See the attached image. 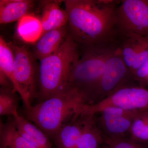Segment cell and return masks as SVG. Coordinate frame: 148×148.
Returning <instances> with one entry per match:
<instances>
[{
  "instance_id": "6da1fadb",
  "label": "cell",
  "mask_w": 148,
  "mask_h": 148,
  "mask_svg": "<svg viewBox=\"0 0 148 148\" xmlns=\"http://www.w3.org/2000/svg\"><path fill=\"white\" fill-rule=\"evenodd\" d=\"M121 1H64L69 33L79 46L101 44L116 38V14Z\"/></svg>"
},
{
  "instance_id": "7a4b0ae2",
  "label": "cell",
  "mask_w": 148,
  "mask_h": 148,
  "mask_svg": "<svg viewBox=\"0 0 148 148\" xmlns=\"http://www.w3.org/2000/svg\"><path fill=\"white\" fill-rule=\"evenodd\" d=\"M86 95L69 84L64 90L25 109L26 118L52 138L69 117L83 110Z\"/></svg>"
},
{
  "instance_id": "3957f363",
  "label": "cell",
  "mask_w": 148,
  "mask_h": 148,
  "mask_svg": "<svg viewBox=\"0 0 148 148\" xmlns=\"http://www.w3.org/2000/svg\"><path fill=\"white\" fill-rule=\"evenodd\" d=\"M79 52V45L69 33L58 50L40 61L39 95L42 101L68 86L71 70Z\"/></svg>"
},
{
  "instance_id": "277c9868",
  "label": "cell",
  "mask_w": 148,
  "mask_h": 148,
  "mask_svg": "<svg viewBox=\"0 0 148 148\" xmlns=\"http://www.w3.org/2000/svg\"><path fill=\"white\" fill-rule=\"evenodd\" d=\"M79 47V56L71 70L69 84L86 94L101 78L109 57L117 49L118 43L114 40Z\"/></svg>"
},
{
  "instance_id": "5b68a950",
  "label": "cell",
  "mask_w": 148,
  "mask_h": 148,
  "mask_svg": "<svg viewBox=\"0 0 148 148\" xmlns=\"http://www.w3.org/2000/svg\"><path fill=\"white\" fill-rule=\"evenodd\" d=\"M116 30L118 35L148 40V0L121 1Z\"/></svg>"
},
{
  "instance_id": "8992f818",
  "label": "cell",
  "mask_w": 148,
  "mask_h": 148,
  "mask_svg": "<svg viewBox=\"0 0 148 148\" xmlns=\"http://www.w3.org/2000/svg\"><path fill=\"white\" fill-rule=\"evenodd\" d=\"M10 45L14 54V91L20 95L25 109H29L36 92L35 59L25 46Z\"/></svg>"
},
{
  "instance_id": "52a82bcc",
  "label": "cell",
  "mask_w": 148,
  "mask_h": 148,
  "mask_svg": "<svg viewBox=\"0 0 148 148\" xmlns=\"http://www.w3.org/2000/svg\"><path fill=\"white\" fill-rule=\"evenodd\" d=\"M118 47L130 73L135 74L148 56V40L117 35Z\"/></svg>"
},
{
  "instance_id": "ba28073f",
  "label": "cell",
  "mask_w": 148,
  "mask_h": 148,
  "mask_svg": "<svg viewBox=\"0 0 148 148\" xmlns=\"http://www.w3.org/2000/svg\"><path fill=\"white\" fill-rule=\"evenodd\" d=\"M129 73L118 47L109 57L105 71L92 90L97 88L104 92L113 90Z\"/></svg>"
},
{
  "instance_id": "9c48e42d",
  "label": "cell",
  "mask_w": 148,
  "mask_h": 148,
  "mask_svg": "<svg viewBox=\"0 0 148 148\" xmlns=\"http://www.w3.org/2000/svg\"><path fill=\"white\" fill-rule=\"evenodd\" d=\"M68 34L67 25L44 34L36 42L32 53L35 59L40 61L55 52L65 41Z\"/></svg>"
},
{
  "instance_id": "30bf717a",
  "label": "cell",
  "mask_w": 148,
  "mask_h": 148,
  "mask_svg": "<svg viewBox=\"0 0 148 148\" xmlns=\"http://www.w3.org/2000/svg\"><path fill=\"white\" fill-rule=\"evenodd\" d=\"M112 101L123 110L148 108V90L141 88H122L114 93Z\"/></svg>"
},
{
  "instance_id": "8fae6325",
  "label": "cell",
  "mask_w": 148,
  "mask_h": 148,
  "mask_svg": "<svg viewBox=\"0 0 148 148\" xmlns=\"http://www.w3.org/2000/svg\"><path fill=\"white\" fill-rule=\"evenodd\" d=\"M21 135L37 148H52L49 137L41 129L18 112L13 116Z\"/></svg>"
},
{
  "instance_id": "7c38bea8",
  "label": "cell",
  "mask_w": 148,
  "mask_h": 148,
  "mask_svg": "<svg viewBox=\"0 0 148 148\" xmlns=\"http://www.w3.org/2000/svg\"><path fill=\"white\" fill-rule=\"evenodd\" d=\"M58 1H45L40 18L43 34L68 25V19L65 10L60 7Z\"/></svg>"
},
{
  "instance_id": "4fadbf2b",
  "label": "cell",
  "mask_w": 148,
  "mask_h": 148,
  "mask_svg": "<svg viewBox=\"0 0 148 148\" xmlns=\"http://www.w3.org/2000/svg\"><path fill=\"white\" fill-rule=\"evenodd\" d=\"M30 0H1L0 23L8 24L18 21L29 14L34 4Z\"/></svg>"
},
{
  "instance_id": "5bb4252c",
  "label": "cell",
  "mask_w": 148,
  "mask_h": 148,
  "mask_svg": "<svg viewBox=\"0 0 148 148\" xmlns=\"http://www.w3.org/2000/svg\"><path fill=\"white\" fill-rule=\"evenodd\" d=\"M0 148H37L21 135L13 117L5 123H1Z\"/></svg>"
},
{
  "instance_id": "9a60e30c",
  "label": "cell",
  "mask_w": 148,
  "mask_h": 148,
  "mask_svg": "<svg viewBox=\"0 0 148 148\" xmlns=\"http://www.w3.org/2000/svg\"><path fill=\"white\" fill-rule=\"evenodd\" d=\"M17 32L25 42H36L43 34L40 18L30 14L25 15L18 21Z\"/></svg>"
},
{
  "instance_id": "2e32d148",
  "label": "cell",
  "mask_w": 148,
  "mask_h": 148,
  "mask_svg": "<svg viewBox=\"0 0 148 148\" xmlns=\"http://www.w3.org/2000/svg\"><path fill=\"white\" fill-rule=\"evenodd\" d=\"M82 130L77 125L64 124L52 138L56 148H76Z\"/></svg>"
},
{
  "instance_id": "e0dca14e",
  "label": "cell",
  "mask_w": 148,
  "mask_h": 148,
  "mask_svg": "<svg viewBox=\"0 0 148 148\" xmlns=\"http://www.w3.org/2000/svg\"><path fill=\"white\" fill-rule=\"evenodd\" d=\"M123 109L117 107H109L104 110V119L109 131L119 133L127 130L130 126L129 121L123 116Z\"/></svg>"
},
{
  "instance_id": "ac0fdd59",
  "label": "cell",
  "mask_w": 148,
  "mask_h": 148,
  "mask_svg": "<svg viewBox=\"0 0 148 148\" xmlns=\"http://www.w3.org/2000/svg\"><path fill=\"white\" fill-rule=\"evenodd\" d=\"M14 54L10 45L0 37V72L6 76L13 86L14 90L15 81L14 75Z\"/></svg>"
},
{
  "instance_id": "d6986e66",
  "label": "cell",
  "mask_w": 148,
  "mask_h": 148,
  "mask_svg": "<svg viewBox=\"0 0 148 148\" xmlns=\"http://www.w3.org/2000/svg\"><path fill=\"white\" fill-rule=\"evenodd\" d=\"M13 88L1 87L0 92V115L13 116L18 108V101Z\"/></svg>"
},
{
  "instance_id": "ffe728a7",
  "label": "cell",
  "mask_w": 148,
  "mask_h": 148,
  "mask_svg": "<svg viewBox=\"0 0 148 148\" xmlns=\"http://www.w3.org/2000/svg\"><path fill=\"white\" fill-rule=\"evenodd\" d=\"M90 130L87 126L83 129L82 134L77 144L76 148H97L98 140Z\"/></svg>"
},
{
  "instance_id": "44dd1931",
  "label": "cell",
  "mask_w": 148,
  "mask_h": 148,
  "mask_svg": "<svg viewBox=\"0 0 148 148\" xmlns=\"http://www.w3.org/2000/svg\"><path fill=\"white\" fill-rule=\"evenodd\" d=\"M132 131L135 137L143 140H148V118L138 119L133 123Z\"/></svg>"
},
{
  "instance_id": "7402d4cb",
  "label": "cell",
  "mask_w": 148,
  "mask_h": 148,
  "mask_svg": "<svg viewBox=\"0 0 148 148\" xmlns=\"http://www.w3.org/2000/svg\"><path fill=\"white\" fill-rule=\"evenodd\" d=\"M134 74L139 79H148V56Z\"/></svg>"
},
{
  "instance_id": "603a6c76",
  "label": "cell",
  "mask_w": 148,
  "mask_h": 148,
  "mask_svg": "<svg viewBox=\"0 0 148 148\" xmlns=\"http://www.w3.org/2000/svg\"><path fill=\"white\" fill-rule=\"evenodd\" d=\"M113 148H143L140 146L126 142H119L115 143Z\"/></svg>"
},
{
  "instance_id": "cb8c5ba5",
  "label": "cell",
  "mask_w": 148,
  "mask_h": 148,
  "mask_svg": "<svg viewBox=\"0 0 148 148\" xmlns=\"http://www.w3.org/2000/svg\"></svg>"
}]
</instances>
